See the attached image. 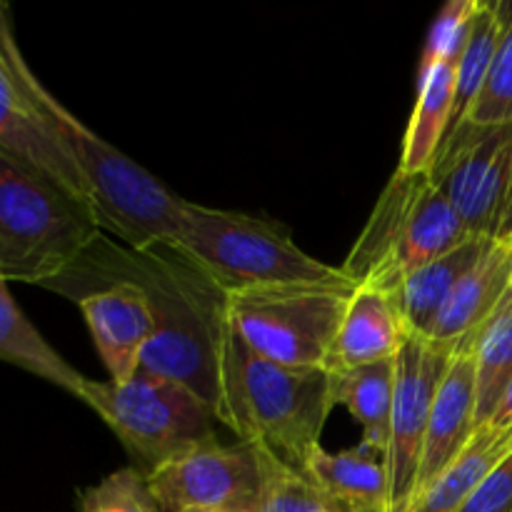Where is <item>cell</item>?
<instances>
[{
	"instance_id": "cell-1",
	"label": "cell",
	"mask_w": 512,
	"mask_h": 512,
	"mask_svg": "<svg viewBox=\"0 0 512 512\" xmlns=\"http://www.w3.org/2000/svg\"><path fill=\"white\" fill-rule=\"evenodd\" d=\"M108 265L148 293L155 333L140 370L185 385L213 405L220 403V345L225 330V293L183 253L170 245L115 250Z\"/></svg>"
},
{
	"instance_id": "cell-2",
	"label": "cell",
	"mask_w": 512,
	"mask_h": 512,
	"mask_svg": "<svg viewBox=\"0 0 512 512\" xmlns=\"http://www.w3.org/2000/svg\"><path fill=\"white\" fill-rule=\"evenodd\" d=\"M335 408L333 375L293 368L255 353L225 313L218 420L243 443L260 445L303 470Z\"/></svg>"
},
{
	"instance_id": "cell-3",
	"label": "cell",
	"mask_w": 512,
	"mask_h": 512,
	"mask_svg": "<svg viewBox=\"0 0 512 512\" xmlns=\"http://www.w3.org/2000/svg\"><path fill=\"white\" fill-rule=\"evenodd\" d=\"M225 295L278 285H355L343 268L305 253L288 228L258 215L185 200L173 245Z\"/></svg>"
},
{
	"instance_id": "cell-4",
	"label": "cell",
	"mask_w": 512,
	"mask_h": 512,
	"mask_svg": "<svg viewBox=\"0 0 512 512\" xmlns=\"http://www.w3.org/2000/svg\"><path fill=\"white\" fill-rule=\"evenodd\" d=\"M95 215L0 150V275L50 288L100 243Z\"/></svg>"
},
{
	"instance_id": "cell-5",
	"label": "cell",
	"mask_w": 512,
	"mask_h": 512,
	"mask_svg": "<svg viewBox=\"0 0 512 512\" xmlns=\"http://www.w3.org/2000/svg\"><path fill=\"white\" fill-rule=\"evenodd\" d=\"M38 98L88 185L100 230L123 240L128 250L173 245L185 198L75 118L43 83H38Z\"/></svg>"
},
{
	"instance_id": "cell-6",
	"label": "cell",
	"mask_w": 512,
	"mask_h": 512,
	"mask_svg": "<svg viewBox=\"0 0 512 512\" xmlns=\"http://www.w3.org/2000/svg\"><path fill=\"white\" fill-rule=\"evenodd\" d=\"M470 238L475 235L430 173L395 170L340 268L355 285H378L393 295L413 270Z\"/></svg>"
},
{
	"instance_id": "cell-7",
	"label": "cell",
	"mask_w": 512,
	"mask_h": 512,
	"mask_svg": "<svg viewBox=\"0 0 512 512\" xmlns=\"http://www.w3.org/2000/svg\"><path fill=\"white\" fill-rule=\"evenodd\" d=\"M80 403L108 425L143 475L190 450L218 443L220 420L208 400L143 370L123 383L88 380Z\"/></svg>"
},
{
	"instance_id": "cell-8",
	"label": "cell",
	"mask_w": 512,
	"mask_h": 512,
	"mask_svg": "<svg viewBox=\"0 0 512 512\" xmlns=\"http://www.w3.org/2000/svg\"><path fill=\"white\" fill-rule=\"evenodd\" d=\"M358 285H278L225 295L235 333L275 363L330 368L335 338Z\"/></svg>"
},
{
	"instance_id": "cell-9",
	"label": "cell",
	"mask_w": 512,
	"mask_h": 512,
	"mask_svg": "<svg viewBox=\"0 0 512 512\" xmlns=\"http://www.w3.org/2000/svg\"><path fill=\"white\" fill-rule=\"evenodd\" d=\"M430 178L470 235L512 243V123L455 125Z\"/></svg>"
},
{
	"instance_id": "cell-10",
	"label": "cell",
	"mask_w": 512,
	"mask_h": 512,
	"mask_svg": "<svg viewBox=\"0 0 512 512\" xmlns=\"http://www.w3.org/2000/svg\"><path fill=\"white\" fill-rule=\"evenodd\" d=\"M38 83L15 40L10 8L0 3V150L38 170L93 213L88 185L40 103Z\"/></svg>"
},
{
	"instance_id": "cell-11",
	"label": "cell",
	"mask_w": 512,
	"mask_h": 512,
	"mask_svg": "<svg viewBox=\"0 0 512 512\" xmlns=\"http://www.w3.org/2000/svg\"><path fill=\"white\" fill-rule=\"evenodd\" d=\"M453 350L423 335H408L395 358V393L388 438L390 512H408L418 495L420 463L435 393Z\"/></svg>"
},
{
	"instance_id": "cell-12",
	"label": "cell",
	"mask_w": 512,
	"mask_h": 512,
	"mask_svg": "<svg viewBox=\"0 0 512 512\" xmlns=\"http://www.w3.org/2000/svg\"><path fill=\"white\" fill-rule=\"evenodd\" d=\"M160 512H250L260 490V460L253 443H210L145 475Z\"/></svg>"
},
{
	"instance_id": "cell-13",
	"label": "cell",
	"mask_w": 512,
	"mask_h": 512,
	"mask_svg": "<svg viewBox=\"0 0 512 512\" xmlns=\"http://www.w3.org/2000/svg\"><path fill=\"white\" fill-rule=\"evenodd\" d=\"M108 280L103 288L78 295L75 303L110 380L123 383L143 365V355L155 333V315L143 285L130 278Z\"/></svg>"
},
{
	"instance_id": "cell-14",
	"label": "cell",
	"mask_w": 512,
	"mask_h": 512,
	"mask_svg": "<svg viewBox=\"0 0 512 512\" xmlns=\"http://www.w3.org/2000/svg\"><path fill=\"white\" fill-rule=\"evenodd\" d=\"M475 430H478V398H475L473 353L468 348H455L435 393L423 463H420L418 495L463 453Z\"/></svg>"
},
{
	"instance_id": "cell-15",
	"label": "cell",
	"mask_w": 512,
	"mask_h": 512,
	"mask_svg": "<svg viewBox=\"0 0 512 512\" xmlns=\"http://www.w3.org/2000/svg\"><path fill=\"white\" fill-rule=\"evenodd\" d=\"M408 335L393 295L378 285H358L345 308L328 370L335 373L395 360Z\"/></svg>"
},
{
	"instance_id": "cell-16",
	"label": "cell",
	"mask_w": 512,
	"mask_h": 512,
	"mask_svg": "<svg viewBox=\"0 0 512 512\" xmlns=\"http://www.w3.org/2000/svg\"><path fill=\"white\" fill-rule=\"evenodd\" d=\"M510 280L512 243H493L488 253L460 280L425 338L450 350L468 343L500 308L505 295L510 293Z\"/></svg>"
},
{
	"instance_id": "cell-17",
	"label": "cell",
	"mask_w": 512,
	"mask_h": 512,
	"mask_svg": "<svg viewBox=\"0 0 512 512\" xmlns=\"http://www.w3.org/2000/svg\"><path fill=\"white\" fill-rule=\"evenodd\" d=\"M303 473L343 512H390L388 455L358 443L340 453L318 448Z\"/></svg>"
},
{
	"instance_id": "cell-18",
	"label": "cell",
	"mask_w": 512,
	"mask_h": 512,
	"mask_svg": "<svg viewBox=\"0 0 512 512\" xmlns=\"http://www.w3.org/2000/svg\"><path fill=\"white\" fill-rule=\"evenodd\" d=\"M455 115V63H440L418 75V95L405 128L400 173H430Z\"/></svg>"
},
{
	"instance_id": "cell-19",
	"label": "cell",
	"mask_w": 512,
	"mask_h": 512,
	"mask_svg": "<svg viewBox=\"0 0 512 512\" xmlns=\"http://www.w3.org/2000/svg\"><path fill=\"white\" fill-rule=\"evenodd\" d=\"M490 240L470 238L465 240L460 248L450 250L443 258L433 260V263L423 265V268L413 270L403 283L395 288L393 298L398 303L400 315H403L405 325L413 335H428L433 328L435 318L450 295L455 293L460 280L470 273L475 263L488 253Z\"/></svg>"
},
{
	"instance_id": "cell-20",
	"label": "cell",
	"mask_w": 512,
	"mask_h": 512,
	"mask_svg": "<svg viewBox=\"0 0 512 512\" xmlns=\"http://www.w3.org/2000/svg\"><path fill=\"white\" fill-rule=\"evenodd\" d=\"M0 360L30 375H38L40 380H48L50 385L75 395L78 400L83 398V390L90 380L75 370L30 323L28 315L10 295L8 280L3 275H0Z\"/></svg>"
},
{
	"instance_id": "cell-21",
	"label": "cell",
	"mask_w": 512,
	"mask_h": 512,
	"mask_svg": "<svg viewBox=\"0 0 512 512\" xmlns=\"http://www.w3.org/2000/svg\"><path fill=\"white\" fill-rule=\"evenodd\" d=\"M508 453H512V428L480 425L463 453L415 498L408 512H460Z\"/></svg>"
},
{
	"instance_id": "cell-22",
	"label": "cell",
	"mask_w": 512,
	"mask_h": 512,
	"mask_svg": "<svg viewBox=\"0 0 512 512\" xmlns=\"http://www.w3.org/2000/svg\"><path fill=\"white\" fill-rule=\"evenodd\" d=\"M333 400L343 405L363 430L360 443L388 455L390 415L395 393V360L363 365L353 370H335Z\"/></svg>"
},
{
	"instance_id": "cell-23",
	"label": "cell",
	"mask_w": 512,
	"mask_h": 512,
	"mask_svg": "<svg viewBox=\"0 0 512 512\" xmlns=\"http://www.w3.org/2000/svg\"><path fill=\"white\" fill-rule=\"evenodd\" d=\"M473 353L475 398H478V428L493 418L505 388L512 380V295H505L488 323L465 345Z\"/></svg>"
},
{
	"instance_id": "cell-24",
	"label": "cell",
	"mask_w": 512,
	"mask_h": 512,
	"mask_svg": "<svg viewBox=\"0 0 512 512\" xmlns=\"http://www.w3.org/2000/svg\"><path fill=\"white\" fill-rule=\"evenodd\" d=\"M500 33H503V13H500V0H480L470 20L468 38L455 63V115L453 128L460 125L473 108L475 98L483 90L493 68L495 53H498ZM450 128V130H453Z\"/></svg>"
},
{
	"instance_id": "cell-25",
	"label": "cell",
	"mask_w": 512,
	"mask_h": 512,
	"mask_svg": "<svg viewBox=\"0 0 512 512\" xmlns=\"http://www.w3.org/2000/svg\"><path fill=\"white\" fill-rule=\"evenodd\" d=\"M258 448L260 490L250 512H343L303 470L283 463L270 450Z\"/></svg>"
},
{
	"instance_id": "cell-26",
	"label": "cell",
	"mask_w": 512,
	"mask_h": 512,
	"mask_svg": "<svg viewBox=\"0 0 512 512\" xmlns=\"http://www.w3.org/2000/svg\"><path fill=\"white\" fill-rule=\"evenodd\" d=\"M503 33L498 53L483 90L475 98L463 123L473 125H508L512 123V0H500Z\"/></svg>"
},
{
	"instance_id": "cell-27",
	"label": "cell",
	"mask_w": 512,
	"mask_h": 512,
	"mask_svg": "<svg viewBox=\"0 0 512 512\" xmlns=\"http://www.w3.org/2000/svg\"><path fill=\"white\" fill-rule=\"evenodd\" d=\"M78 508L80 512H160L145 475L133 465L115 470L100 483L80 490Z\"/></svg>"
},
{
	"instance_id": "cell-28",
	"label": "cell",
	"mask_w": 512,
	"mask_h": 512,
	"mask_svg": "<svg viewBox=\"0 0 512 512\" xmlns=\"http://www.w3.org/2000/svg\"><path fill=\"white\" fill-rule=\"evenodd\" d=\"M478 3L480 0H450L440 8L433 25H430L428 38H425L418 75L440 63H458V55L463 50L465 38H468L470 20H473Z\"/></svg>"
},
{
	"instance_id": "cell-29",
	"label": "cell",
	"mask_w": 512,
	"mask_h": 512,
	"mask_svg": "<svg viewBox=\"0 0 512 512\" xmlns=\"http://www.w3.org/2000/svg\"><path fill=\"white\" fill-rule=\"evenodd\" d=\"M460 512H512V453L505 455Z\"/></svg>"
},
{
	"instance_id": "cell-30",
	"label": "cell",
	"mask_w": 512,
	"mask_h": 512,
	"mask_svg": "<svg viewBox=\"0 0 512 512\" xmlns=\"http://www.w3.org/2000/svg\"><path fill=\"white\" fill-rule=\"evenodd\" d=\"M488 423L495 425V428H512V380L508 388H505L503 398H500L498 408H495L493 418Z\"/></svg>"
},
{
	"instance_id": "cell-31",
	"label": "cell",
	"mask_w": 512,
	"mask_h": 512,
	"mask_svg": "<svg viewBox=\"0 0 512 512\" xmlns=\"http://www.w3.org/2000/svg\"><path fill=\"white\" fill-rule=\"evenodd\" d=\"M193 512H215V510H193Z\"/></svg>"
},
{
	"instance_id": "cell-32",
	"label": "cell",
	"mask_w": 512,
	"mask_h": 512,
	"mask_svg": "<svg viewBox=\"0 0 512 512\" xmlns=\"http://www.w3.org/2000/svg\"><path fill=\"white\" fill-rule=\"evenodd\" d=\"M510 295H512V280H510Z\"/></svg>"
}]
</instances>
